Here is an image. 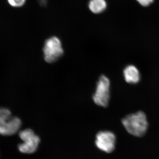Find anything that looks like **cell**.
I'll list each match as a JSON object with an SVG mask.
<instances>
[{
	"instance_id": "cell-1",
	"label": "cell",
	"mask_w": 159,
	"mask_h": 159,
	"mask_svg": "<svg viewBox=\"0 0 159 159\" xmlns=\"http://www.w3.org/2000/svg\"><path fill=\"white\" fill-rule=\"evenodd\" d=\"M122 123L129 133L135 136H143L148 129L146 115L141 111L126 116L122 119Z\"/></svg>"
},
{
	"instance_id": "cell-2",
	"label": "cell",
	"mask_w": 159,
	"mask_h": 159,
	"mask_svg": "<svg viewBox=\"0 0 159 159\" xmlns=\"http://www.w3.org/2000/svg\"><path fill=\"white\" fill-rule=\"evenodd\" d=\"M21 121L18 117L13 116L9 110L0 107V134L11 136L19 130Z\"/></svg>"
},
{
	"instance_id": "cell-3",
	"label": "cell",
	"mask_w": 159,
	"mask_h": 159,
	"mask_svg": "<svg viewBox=\"0 0 159 159\" xmlns=\"http://www.w3.org/2000/svg\"><path fill=\"white\" fill-rule=\"evenodd\" d=\"M19 137L23 141L18 146L20 152L25 154L34 153L37 150L40 142V138L30 129L20 131Z\"/></svg>"
},
{
	"instance_id": "cell-4",
	"label": "cell",
	"mask_w": 159,
	"mask_h": 159,
	"mask_svg": "<svg viewBox=\"0 0 159 159\" xmlns=\"http://www.w3.org/2000/svg\"><path fill=\"white\" fill-rule=\"evenodd\" d=\"M43 51L45 60L50 63L57 61L64 53L60 40L55 36L46 41Z\"/></svg>"
},
{
	"instance_id": "cell-5",
	"label": "cell",
	"mask_w": 159,
	"mask_h": 159,
	"mask_svg": "<svg viewBox=\"0 0 159 159\" xmlns=\"http://www.w3.org/2000/svg\"><path fill=\"white\" fill-rule=\"evenodd\" d=\"M110 81L107 77L102 75L97 82L96 92L93 100L97 105L102 107L108 106L110 100Z\"/></svg>"
},
{
	"instance_id": "cell-6",
	"label": "cell",
	"mask_w": 159,
	"mask_h": 159,
	"mask_svg": "<svg viewBox=\"0 0 159 159\" xmlns=\"http://www.w3.org/2000/svg\"><path fill=\"white\" fill-rule=\"evenodd\" d=\"M116 137L111 131H100L96 136V145L97 148L107 153L113 151L116 145Z\"/></svg>"
},
{
	"instance_id": "cell-7",
	"label": "cell",
	"mask_w": 159,
	"mask_h": 159,
	"mask_svg": "<svg viewBox=\"0 0 159 159\" xmlns=\"http://www.w3.org/2000/svg\"><path fill=\"white\" fill-rule=\"evenodd\" d=\"M124 78L128 83L135 84L140 81L141 75L139 70L135 66L129 65L123 70Z\"/></svg>"
},
{
	"instance_id": "cell-8",
	"label": "cell",
	"mask_w": 159,
	"mask_h": 159,
	"mask_svg": "<svg viewBox=\"0 0 159 159\" xmlns=\"http://www.w3.org/2000/svg\"><path fill=\"white\" fill-rule=\"evenodd\" d=\"M107 7L105 0H91L89 3V8L94 13H99L104 11Z\"/></svg>"
},
{
	"instance_id": "cell-9",
	"label": "cell",
	"mask_w": 159,
	"mask_h": 159,
	"mask_svg": "<svg viewBox=\"0 0 159 159\" xmlns=\"http://www.w3.org/2000/svg\"><path fill=\"white\" fill-rule=\"evenodd\" d=\"M8 3L13 7H20L22 6L25 2L26 0H7Z\"/></svg>"
},
{
	"instance_id": "cell-10",
	"label": "cell",
	"mask_w": 159,
	"mask_h": 159,
	"mask_svg": "<svg viewBox=\"0 0 159 159\" xmlns=\"http://www.w3.org/2000/svg\"><path fill=\"white\" fill-rule=\"evenodd\" d=\"M137 1L140 5L145 7L150 5L153 2L154 0H137Z\"/></svg>"
},
{
	"instance_id": "cell-11",
	"label": "cell",
	"mask_w": 159,
	"mask_h": 159,
	"mask_svg": "<svg viewBox=\"0 0 159 159\" xmlns=\"http://www.w3.org/2000/svg\"><path fill=\"white\" fill-rule=\"evenodd\" d=\"M40 3L42 4L43 5H45L47 4L48 0H39Z\"/></svg>"
}]
</instances>
